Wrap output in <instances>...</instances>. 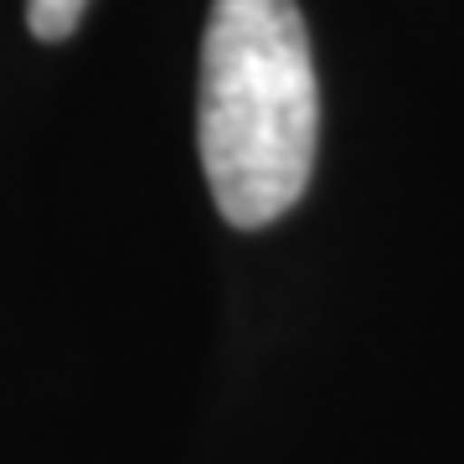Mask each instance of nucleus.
<instances>
[{"label":"nucleus","instance_id":"f03ea898","mask_svg":"<svg viewBox=\"0 0 464 464\" xmlns=\"http://www.w3.org/2000/svg\"><path fill=\"white\" fill-rule=\"evenodd\" d=\"M88 0H26V26L36 42H67L83 21Z\"/></svg>","mask_w":464,"mask_h":464},{"label":"nucleus","instance_id":"f257e3e1","mask_svg":"<svg viewBox=\"0 0 464 464\" xmlns=\"http://www.w3.org/2000/svg\"><path fill=\"white\" fill-rule=\"evenodd\" d=\"M320 83L295 0H212L201 36L197 145L232 227L279 222L310 186Z\"/></svg>","mask_w":464,"mask_h":464}]
</instances>
